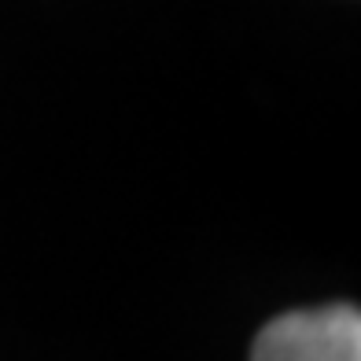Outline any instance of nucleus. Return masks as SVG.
<instances>
[{"instance_id": "1", "label": "nucleus", "mask_w": 361, "mask_h": 361, "mask_svg": "<svg viewBox=\"0 0 361 361\" xmlns=\"http://www.w3.org/2000/svg\"><path fill=\"white\" fill-rule=\"evenodd\" d=\"M251 361H361L357 306L332 302L273 317L258 332Z\"/></svg>"}]
</instances>
